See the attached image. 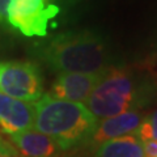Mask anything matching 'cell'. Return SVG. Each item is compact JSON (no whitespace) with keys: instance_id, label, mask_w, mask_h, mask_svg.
I'll return each instance as SVG.
<instances>
[{"instance_id":"6da1fadb","label":"cell","mask_w":157,"mask_h":157,"mask_svg":"<svg viewBox=\"0 0 157 157\" xmlns=\"http://www.w3.org/2000/svg\"><path fill=\"white\" fill-rule=\"evenodd\" d=\"M34 60L55 73H102L118 67V58L102 32L93 28L66 29L34 42Z\"/></svg>"},{"instance_id":"7a4b0ae2","label":"cell","mask_w":157,"mask_h":157,"mask_svg":"<svg viewBox=\"0 0 157 157\" xmlns=\"http://www.w3.org/2000/svg\"><path fill=\"white\" fill-rule=\"evenodd\" d=\"M157 98V80L149 71L114 67L106 71L85 102L98 121L127 111H143Z\"/></svg>"},{"instance_id":"3957f363","label":"cell","mask_w":157,"mask_h":157,"mask_svg":"<svg viewBox=\"0 0 157 157\" xmlns=\"http://www.w3.org/2000/svg\"><path fill=\"white\" fill-rule=\"evenodd\" d=\"M97 123L84 104L56 100L47 93L34 104L33 128L50 136L64 152L89 143Z\"/></svg>"},{"instance_id":"277c9868","label":"cell","mask_w":157,"mask_h":157,"mask_svg":"<svg viewBox=\"0 0 157 157\" xmlns=\"http://www.w3.org/2000/svg\"><path fill=\"white\" fill-rule=\"evenodd\" d=\"M84 0H9L7 22L16 37L45 39L62 32Z\"/></svg>"},{"instance_id":"5b68a950","label":"cell","mask_w":157,"mask_h":157,"mask_svg":"<svg viewBox=\"0 0 157 157\" xmlns=\"http://www.w3.org/2000/svg\"><path fill=\"white\" fill-rule=\"evenodd\" d=\"M0 93L36 104L43 93V75L36 62L0 60Z\"/></svg>"},{"instance_id":"8992f818","label":"cell","mask_w":157,"mask_h":157,"mask_svg":"<svg viewBox=\"0 0 157 157\" xmlns=\"http://www.w3.org/2000/svg\"><path fill=\"white\" fill-rule=\"evenodd\" d=\"M102 73H80V72H66L58 73L52 81L47 94L56 100L84 104L89 100L97 84L101 81Z\"/></svg>"},{"instance_id":"52a82bcc","label":"cell","mask_w":157,"mask_h":157,"mask_svg":"<svg viewBox=\"0 0 157 157\" xmlns=\"http://www.w3.org/2000/svg\"><path fill=\"white\" fill-rule=\"evenodd\" d=\"M34 126V104L14 100L0 93V137L30 130Z\"/></svg>"},{"instance_id":"ba28073f","label":"cell","mask_w":157,"mask_h":157,"mask_svg":"<svg viewBox=\"0 0 157 157\" xmlns=\"http://www.w3.org/2000/svg\"><path fill=\"white\" fill-rule=\"evenodd\" d=\"M144 115L145 114L143 111H127L123 114L98 121L89 143L93 147H97L111 139L136 134L144 119Z\"/></svg>"},{"instance_id":"9c48e42d","label":"cell","mask_w":157,"mask_h":157,"mask_svg":"<svg viewBox=\"0 0 157 157\" xmlns=\"http://www.w3.org/2000/svg\"><path fill=\"white\" fill-rule=\"evenodd\" d=\"M8 141L21 157H62L64 153L55 140L34 128L16 132L8 136Z\"/></svg>"},{"instance_id":"30bf717a","label":"cell","mask_w":157,"mask_h":157,"mask_svg":"<svg viewBox=\"0 0 157 157\" xmlns=\"http://www.w3.org/2000/svg\"><path fill=\"white\" fill-rule=\"evenodd\" d=\"M93 157H144L143 141L136 134L111 139L94 147Z\"/></svg>"},{"instance_id":"8fae6325","label":"cell","mask_w":157,"mask_h":157,"mask_svg":"<svg viewBox=\"0 0 157 157\" xmlns=\"http://www.w3.org/2000/svg\"><path fill=\"white\" fill-rule=\"evenodd\" d=\"M9 0H0V50L11 46L16 36L7 22V7Z\"/></svg>"},{"instance_id":"7c38bea8","label":"cell","mask_w":157,"mask_h":157,"mask_svg":"<svg viewBox=\"0 0 157 157\" xmlns=\"http://www.w3.org/2000/svg\"><path fill=\"white\" fill-rule=\"evenodd\" d=\"M136 135L141 140H155L157 141V107L144 115V119L137 130Z\"/></svg>"},{"instance_id":"4fadbf2b","label":"cell","mask_w":157,"mask_h":157,"mask_svg":"<svg viewBox=\"0 0 157 157\" xmlns=\"http://www.w3.org/2000/svg\"><path fill=\"white\" fill-rule=\"evenodd\" d=\"M0 157H21L8 139L0 137Z\"/></svg>"},{"instance_id":"5bb4252c","label":"cell","mask_w":157,"mask_h":157,"mask_svg":"<svg viewBox=\"0 0 157 157\" xmlns=\"http://www.w3.org/2000/svg\"><path fill=\"white\" fill-rule=\"evenodd\" d=\"M143 148H144V157H157V141L144 140Z\"/></svg>"},{"instance_id":"9a60e30c","label":"cell","mask_w":157,"mask_h":157,"mask_svg":"<svg viewBox=\"0 0 157 157\" xmlns=\"http://www.w3.org/2000/svg\"><path fill=\"white\" fill-rule=\"evenodd\" d=\"M152 58H149L152 62H156L157 63V37H156V42H155V45H153V51H152Z\"/></svg>"}]
</instances>
